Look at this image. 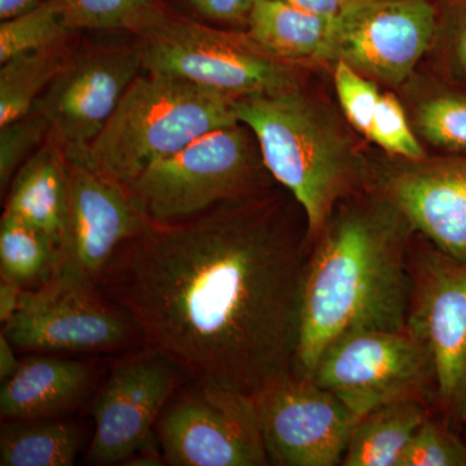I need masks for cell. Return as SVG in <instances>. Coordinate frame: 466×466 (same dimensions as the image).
<instances>
[{"label":"cell","instance_id":"6da1fadb","mask_svg":"<svg viewBox=\"0 0 466 466\" xmlns=\"http://www.w3.org/2000/svg\"><path fill=\"white\" fill-rule=\"evenodd\" d=\"M311 240L258 193L125 242L96 285L195 383L254 397L293 372Z\"/></svg>","mask_w":466,"mask_h":466},{"label":"cell","instance_id":"7a4b0ae2","mask_svg":"<svg viewBox=\"0 0 466 466\" xmlns=\"http://www.w3.org/2000/svg\"><path fill=\"white\" fill-rule=\"evenodd\" d=\"M410 228L388 198L379 207L336 208L306 263L294 373L309 379L321 354L343 334L408 327Z\"/></svg>","mask_w":466,"mask_h":466},{"label":"cell","instance_id":"3957f363","mask_svg":"<svg viewBox=\"0 0 466 466\" xmlns=\"http://www.w3.org/2000/svg\"><path fill=\"white\" fill-rule=\"evenodd\" d=\"M235 108L256 137L267 173L302 208L314 241L357 182L348 144L297 88L238 97Z\"/></svg>","mask_w":466,"mask_h":466},{"label":"cell","instance_id":"277c9868","mask_svg":"<svg viewBox=\"0 0 466 466\" xmlns=\"http://www.w3.org/2000/svg\"><path fill=\"white\" fill-rule=\"evenodd\" d=\"M235 100L177 76L143 70L85 155L127 188L150 165L218 128L238 124Z\"/></svg>","mask_w":466,"mask_h":466},{"label":"cell","instance_id":"5b68a950","mask_svg":"<svg viewBox=\"0 0 466 466\" xmlns=\"http://www.w3.org/2000/svg\"><path fill=\"white\" fill-rule=\"evenodd\" d=\"M245 128H218L150 165L127 187L135 207L152 225H173L258 193L266 167Z\"/></svg>","mask_w":466,"mask_h":466},{"label":"cell","instance_id":"8992f818","mask_svg":"<svg viewBox=\"0 0 466 466\" xmlns=\"http://www.w3.org/2000/svg\"><path fill=\"white\" fill-rule=\"evenodd\" d=\"M142 34L139 51L147 72L177 76L232 99L297 88L289 67L249 36L165 15Z\"/></svg>","mask_w":466,"mask_h":466},{"label":"cell","instance_id":"52a82bcc","mask_svg":"<svg viewBox=\"0 0 466 466\" xmlns=\"http://www.w3.org/2000/svg\"><path fill=\"white\" fill-rule=\"evenodd\" d=\"M309 379L339 398L357 421L395 401H425L435 390L431 354L410 327L343 334L321 354Z\"/></svg>","mask_w":466,"mask_h":466},{"label":"cell","instance_id":"ba28073f","mask_svg":"<svg viewBox=\"0 0 466 466\" xmlns=\"http://www.w3.org/2000/svg\"><path fill=\"white\" fill-rule=\"evenodd\" d=\"M2 333L16 349L45 352L108 351L137 336L125 312L67 257L48 280L25 290Z\"/></svg>","mask_w":466,"mask_h":466},{"label":"cell","instance_id":"9c48e42d","mask_svg":"<svg viewBox=\"0 0 466 466\" xmlns=\"http://www.w3.org/2000/svg\"><path fill=\"white\" fill-rule=\"evenodd\" d=\"M165 464L269 465L254 397L195 383L168 401L156 428Z\"/></svg>","mask_w":466,"mask_h":466},{"label":"cell","instance_id":"30bf717a","mask_svg":"<svg viewBox=\"0 0 466 466\" xmlns=\"http://www.w3.org/2000/svg\"><path fill=\"white\" fill-rule=\"evenodd\" d=\"M269 465H341L355 417L332 392L289 372L254 395Z\"/></svg>","mask_w":466,"mask_h":466},{"label":"cell","instance_id":"8fae6325","mask_svg":"<svg viewBox=\"0 0 466 466\" xmlns=\"http://www.w3.org/2000/svg\"><path fill=\"white\" fill-rule=\"evenodd\" d=\"M435 29L431 0H349L333 20L327 61L398 86L424 56Z\"/></svg>","mask_w":466,"mask_h":466},{"label":"cell","instance_id":"7c38bea8","mask_svg":"<svg viewBox=\"0 0 466 466\" xmlns=\"http://www.w3.org/2000/svg\"><path fill=\"white\" fill-rule=\"evenodd\" d=\"M413 290L408 327L433 361L435 392L466 420V260L434 250L410 258Z\"/></svg>","mask_w":466,"mask_h":466},{"label":"cell","instance_id":"4fadbf2b","mask_svg":"<svg viewBox=\"0 0 466 466\" xmlns=\"http://www.w3.org/2000/svg\"><path fill=\"white\" fill-rule=\"evenodd\" d=\"M143 70L139 47L86 55L61 69L33 110L66 157L85 155Z\"/></svg>","mask_w":466,"mask_h":466},{"label":"cell","instance_id":"5bb4252c","mask_svg":"<svg viewBox=\"0 0 466 466\" xmlns=\"http://www.w3.org/2000/svg\"><path fill=\"white\" fill-rule=\"evenodd\" d=\"M175 383L177 368L152 350L116 364L92 408L95 431L87 462L124 464L152 446Z\"/></svg>","mask_w":466,"mask_h":466},{"label":"cell","instance_id":"9a60e30c","mask_svg":"<svg viewBox=\"0 0 466 466\" xmlns=\"http://www.w3.org/2000/svg\"><path fill=\"white\" fill-rule=\"evenodd\" d=\"M69 174V238L66 257L96 283L119 248L150 223L135 207L130 192L88 167L66 158Z\"/></svg>","mask_w":466,"mask_h":466},{"label":"cell","instance_id":"2e32d148","mask_svg":"<svg viewBox=\"0 0 466 466\" xmlns=\"http://www.w3.org/2000/svg\"><path fill=\"white\" fill-rule=\"evenodd\" d=\"M386 198L434 248L466 260V158L407 168L389 180Z\"/></svg>","mask_w":466,"mask_h":466},{"label":"cell","instance_id":"e0dca14e","mask_svg":"<svg viewBox=\"0 0 466 466\" xmlns=\"http://www.w3.org/2000/svg\"><path fill=\"white\" fill-rule=\"evenodd\" d=\"M90 381V368L78 360L36 357L21 361L0 390V415L7 421L51 419L75 406Z\"/></svg>","mask_w":466,"mask_h":466},{"label":"cell","instance_id":"ac0fdd59","mask_svg":"<svg viewBox=\"0 0 466 466\" xmlns=\"http://www.w3.org/2000/svg\"><path fill=\"white\" fill-rule=\"evenodd\" d=\"M5 214L39 229L66 253L69 174L60 147L39 150L21 167L12 180Z\"/></svg>","mask_w":466,"mask_h":466},{"label":"cell","instance_id":"d6986e66","mask_svg":"<svg viewBox=\"0 0 466 466\" xmlns=\"http://www.w3.org/2000/svg\"><path fill=\"white\" fill-rule=\"evenodd\" d=\"M333 20L281 0H256L248 21V36L260 50L283 63L327 61Z\"/></svg>","mask_w":466,"mask_h":466},{"label":"cell","instance_id":"ffe728a7","mask_svg":"<svg viewBox=\"0 0 466 466\" xmlns=\"http://www.w3.org/2000/svg\"><path fill=\"white\" fill-rule=\"evenodd\" d=\"M429 417L422 400L395 401L377 408L355 422L341 465H400L413 435Z\"/></svg>","mask_w":466,"mask_h":466},{"label":"cell","instance_id":"44dd1931","mask_svg":"<svg viewBox=\"0 0 466 466\" xmlns=\"http://www.w3.org/2000/svg\"><path fill=\"white\" fill-rule=\"evenodd\" d=\"M8 421L0 434L2 466H72L81 437L69 422Z\"/></svg>","mask_w":466,"mask_h":466},{"label":"cell","instance_id":"7402d4cb","mask_svg":"<svg viewBox=\"0 0 466 466\" xmlns=\"http://www.w3.org/2000/svg\"><path fill=\"white\" fill-rule=\"evenodd\" d=\"M66 253L39 229L3 214L0 223L2 279L34 289L56 271Z\"/></svg>","mask_w":466,"mask_h":466},{"label":"cell","instance_id":"603a6c76","mask_svg":"<svg viewBox=\"0 0 466 466\" xmlns=\"http://www.w3.org/2000/svg\"><path fill=\"white\" fill-rule=\"evenodd\" d=\"M66 66L50 50L18 55L0 67V127L33 112L36 101Z\"/></svg>","mask_w":466,"mask_h":466},{"label":"cell","instance_id":"cb8c5ba5","mask_svg":"<svg viewBox=\"0 0 466 466\" xmlns=\"http://www.w3.org/2000/svg\"><path fill=\"white\" fill-rule=\"evenodd\" d=\"M69 30L144 33L162 16L158 0H55Z\"/></svg>","mask_w":466,"mask_h":466},{"label":"cell","instance_id":"d4e9b609","mask_svg":"<svg viewBox=\"0 0 466 466\" xmlns=\"http://www.w3.org/2000/svg\"><path fill=\"white\" fill-rule=\"evenodd\" d=\"M55 0L36 3L0 24V64L29 52L50 50L69 33Z\"/></svg>","mask_w":466,"mask_h":466},{"label":"cell","instance_id":"484cf974","mask_svg":"<svg viewBox=\"0 0 466 466\" xmlns=\"http://www.w3.org/2000/svg\"><path fill=\"white\" fill-rule=\"evenodd\" d=\"M417 127L429 143L466 155V96L438 95L420 106Z\"/></svg>","mask_w":466,"mask_h":466},{"label":"cell","instance_id":"4316f807","mask_svg":"<svg viewBox=\"0 0 466 466\" xmlns=\"http://www.w3.org/2000/svg\"><path fill=\"white\" fill-rule=\"evenodd\" d=\"M368 139L389 155L419 162L425 157L424 149L408 124L400 101L390 92L380 97Z\"/></svg>","mask_w":466,"mask_h":466},{"label":"cell","instance_id":"83f0119b","mask_svg":"<svg viewBox=\"0 0 466 466\" xmlns=\"http://www.w3.org/2000/svg\"><path fill=\"white\" fill-rule=\"evenodd\" d=\"M334 86L343 115L352 127L368 137L381 92L376 81L343 61H337Z\"/></svg>","mask_w":466,"mask_h":466},{"label":"cell","instance_id":"f1b7e54d","mask_svg":"<svg viewBox=\"0 0 466 466\" xmlns=\"http://www.w3.org/2000/svg\"><path fill=\"white\" fill-rule=\"evenodd\" d=\"M398 466H466V444L429 417L413 435Z\"/></svg>","mask_w":466,"mask_h":466},{"label":"cell","instance_id":"f546056e","mask_svg":"<svg viewBox=\"0 0 466 466\" xmlns=\"http://www.w3.org/2000/svg\"><path fill=\"white\" fill-rule=\"evenodd\" d=\"M50 133L47 122L33 110L29 115L0 127V188L5 193L16 177L17 171L25 164L27 155L43 137Z\"/></svg>","mask_w":466,"mask_h":466},{"label":"cell","instance_id":"4dcf8cb0","mask_svg":"<svg viewBox=\"0 0 466 466\" xmlns=\"http://www.w3.org/2000/svg\"><path fill=\"white\" fill-rule=\"evenodd\" d=\"M208 20L227 24H247L256 0H187Z\"/></svg>","mask_w":466,"mask_h":466},{"label":"cell","instance_id":"1f68e13d","mask_svg":"<svg viewBox=\"0 0 466 466\" xmlns=\"http://www.w3.org/2000/svg\"><path fill=\"white\" fill-rule=\"evenodd\" d=\"M25 288L14 281L2 279L0 281V321L5 325L20 309Z\"/></svg>","mask_w":466,"mask_h":466},{"label":"cell","instance_id":"d6a6232c","mask_svg":"<svg viewBox=\"0 0 466 466\" xmlns=\"http://www.w3.org/2000/svg\"><path fill=\"white\" fill-rule=\"evenodd\" d=\"M293 7L327 18H336L341 14L349 0H281Z\"/></svg>","mask_w":466,"mask_h":466},{"label":"cell","instance_id":"836d02e7","mask_svg":"<svg viewBox=\"0 0 466 466\" xmlns=\"http://www.w3.org/2000/svg\"><path fill=\"white\" fill-rule=\"evenodd\" d=\"M461 5L456 9L453 42H455V57L458 66L466 75V0H459Z\"/></svg>","mask_w":466,"mask_h":466},{"label":"cell","instance_id":"e575fe53","mask_svg":"<svg viewBox=\"0 0 466 466\" xmlns=\"http://www.w3.org/2000/svg\"><path fill=\"white\" fill-rule=\"evenodd\" d=\"M15 349L16 348L8 341L7 337L0 334V379L3 382L16 375L20 370L21 361L17 360Z\"/></svg>","mask_w":466,"mask_h":466},{"label":"cell","instance_id":"d590c367","mask_svg":"<svg viewBox=\"0 0 466 466\" xmlns=\"http://www.w3.org/2000/svg\"><path fill=\"white\" fill-rule=\"evenodd\" d=\"M34 5H36V0H0V18L5 20L16 16L32 8Z\"/></svg>","mask_w":466,"mask_h":466}]
</instances>
